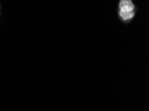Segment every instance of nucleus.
Returning a JSON list of instances; mask_svg holds the SVG:
<instances>
[{"label":"nucleus","instance_id":"nucleus-1","mask_svg":"<svg viewBox=\"0 0 149 111\" xmlns=\"http://www.w3.org/2000/svg\"><path fill=\"white\" fill-rule=\"evenodd\" d=\"M118 8L119 16L123 21H130L134 17L135 6L132 0H120Z\"/></svg>","mask_w":149,"mask_h":111}]
</instances>
